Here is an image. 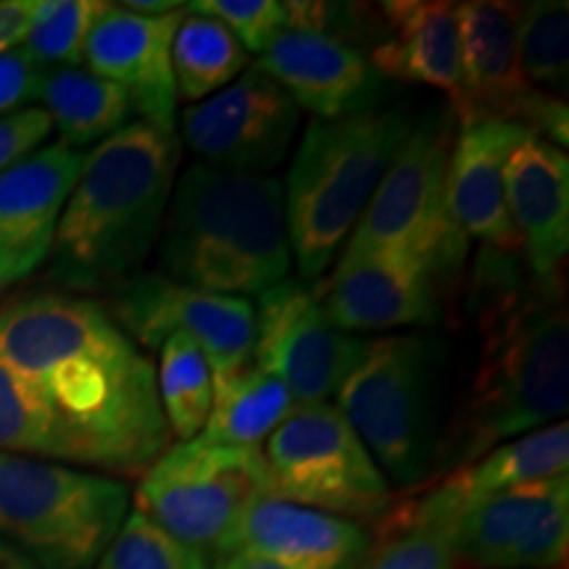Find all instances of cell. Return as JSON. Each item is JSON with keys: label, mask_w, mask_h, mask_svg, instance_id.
<instances>
[{"label": "cell", "mask_w": 569, "mask_h": 569, "mask_svg": "<svg viewBox=\"0 0 569 569\" xmlns=\"http://www.w3.org/2000/svg\"><path fill=\"white\" fill-rule=\"evenodd\" d=\"M34 13V0H0V53L21 46Z\"/></svg>", "instance_id": "8d00e7d4"}, {"label": "cell", "mask_w": 569, "mask_h": 569, "mask_svg": "<svg viewBox=\"0 0 569 569\" xmlns=\"http://www.w3.org/2000/svg\"><path fill=\"white\" fill-rule=\"evenodd\" d=\"M0 451L56 459V438L38 390L0 361Z\"/></svg>", "instance_id": "1f68e13d"}, {"label": "cell", "mask_w": 569, "mask_h": 569, "mask_svg": "<svg viewBox=\"0 0 569 569\" xmlns=\"http://www.w3.org/2000/svg\"><path fill=\"white\" fill-rule=\"evenodd\" d=\"M82 161L80 151L51 142L0 174V284L24 280L51 256Z\"/></svg>", "instance_id": "ac0fdd59"}, {"label": "cell", "mask_w": 569, "mask_h": 569, "mask_svg": "<svg viewBox=\"0 0 569 569\" xmlns=\"http://www.w3.org/2000/svg\"><path fill=\"white\" fill-rule=\"evenodd\" d=\"M127 503L124 482L0 451V536L38 569L96 567Z\"/></svg>", "instance_id": "8992f818"}, {"label": "cell", "mask_w": 569, "mask_h": 569, "mask_svg": "<svg viewBox=\"0 0 569 569\" xmlns=\"http://www.w3.org/2000/svg\"><path fill=\"white\" fill-rule=\"evenodd\" d=\"M386 40L369 63L380 77L443 90L451 103L461 96L459 9L446 0H393L380 6Z\"/></svg>", "instance_id": "cb8c5ba5"}, {"label": "cell", "mask_w": 569, "mask_h": 569, "mask_svg": "<svg viewBox=\"0 0 569 569\" xmlns=\"http://www.w3.org/2000/svg\"><path fill=\"white\" fill-rule=\"evenodd\" d=\"M246 67V48L224 24L203 13H184L172 40L177 96L201 103L238 80Z\"/></svg>", "instance_id": "4316f807"}, {"label": "cell", "mask_w": 569, "mask_h": 569, "mask_svg": "<svg viewBox=\"0 0 569 569\" xmlns=\"http://www.w3.org/2000/svg\"><path fill=\"white\" fill-rule=\"evenodd\" d=\"M298 111L293 98L253 63L217 96L184 109L182 138L206 167L264 174L288 153Z\"/></svg>", "instance_id": "9a60e30c"}, {"label": "cell", "mask_w": 569, "mask_h": 569, "mask_svg": "<svg viewBox=\"0 0 569 569\" xmlns=\"http://www.w3.org/2000/svg\"><path fill=\"white\" fill-rule=\"evenodd\" d=\"M272 496L351 522L382 519L393 490L336 403L296 407L261 446Z\"/></svg>", "instance_id": "9c48e42d"}, {"label": "cell", "mask_w": 569, "mask_h": 569, "mask_svg": "<svg viewBox=\"0 0 569 569\" xmlns=\"http://www.w3.org/2000/svg\"><path fill=\"white\" fill-rule=\"evenodd\" d=\"M567 467L569 427L561 419V422L525 432V436L490 448L480 459L459 467L422 501L403 509L396 525H422V528L443 530L448 536L451 522L469 503L501 493V490L528 486V482L561 478L567 475Z\"/></svg>", "instance_id": "603a6c76"}, {"label": "cell", "mask_w": 569, "mask_h": 569, "mask_svg": "<svg viewBox=\"0 0 569 569\" xmlns=\"http://www.w3.org/2000/svg\"><path fill=\"white\" fill-rule=\"evenodd\" d=\"M38 101L71 151L119 132L134 111L124 88L82 69L46 71Z\"/></svg>", "instance_id": "d4e9b609"}, {"label": "cell", "mask_w": 569, "mask_h": 569, "mask_svg": "<svg viewBox=\"0 0 569 569\" xmlns=\"http://www.w3.org/2000/svg\"><path fill=\"white\" fill-rule=\"evenodd\" d=\"M106 311L127 338L153 351L174 332L193 338L213 380L253 361L256 311L243 296L206 293L167 274L138 272L111 290Z\"/></svg>", "instance_id": "8fae6325"}, {"label": "cell", "mask_w": 569, "mask_h": 569, "mask_svg": "<svg viewBox=\"0 0 569 569\" xmlns=\"http://www.w3.org/2000/svg\"><path fill=\"white\" fill-rule=\"evenodd\" d=\"M51 132V117L40 106H27V109L3 113L0 117V174L24 156L38 151Z\"/></svg>", "instance_id": "e575fe53"}, {"label": "cell", "mask_w": 569, "mask_h": 569, "mask_svg": "<svg viewBox=\"0 0 569 569\" xmlns=\"http://www.w3.org/2000/svg\"><path fill=\"white\" fill-rule=\"evenodd\" d=\"M396 536L380 546L365 569H453L451 543L438 528L422 525H396Z\"/></svg>", "instance_id": "836d02e7"}, {"label": "cell", "mask_w": 569, "mask_h": 569, "mask_svg": "<svg viewBox=\"0 0 569 569\" xmlns=\"http://www.w3.org/2000/svg\"><path fill=\"white\" fill-rule=\"evenodd\" d=\"M96 569H209V553L169 536L134 509L124 517Z\"/></svg>", "instance_id": "4dcf8cb0"}, {"label": "cell", "mask_w": 569, "mask_h": 569, "mask_svg": "<svg viewBox=\"0 0 569 569\" xmlns=\"http://www.w3.org/2000/svg\"><path fill=\"white\" fill-rule=\"evenodd\" d=\"M188 9L224 24L246 53L261 56L274 34L284 30L280 0H196Z\"/></svg>", "instance_id": "d6a6232c"}, {"label": "cell", "mask_w": 569, "mask_h": 569, "mask_svg": "<svg viewBox=\"0 0 569 569\" xmlns=\"http://www.w3.org/2000/svg\"><path fill=\"white\" fill-rule=\"evenodd\" d=\"M457 9L461 42V96L453 103L457 119H503L565 148L569 134L567 101L532 88L519 69L517 6L469 0Z\"/></svg>", "instance_id": "7c38bea8"}, {"label": "cell", "mask_w": 569, "mask_h": 569, "mask_svg": "<svg viewBox=\"0 0 569 569\" xmlns=\"http://www.w3.org/2000/svg\"><path fill=\"white\" fill-rule=\"evenodd\" d=\"M42 74L46 69L21 46L9 53H0V117L38 101Z\"/></svg>", "instance_id": "d590c367"}, {"label": "cell", "mask_w": 569, "mask_h": 569, "mask_svg": "<svg viewBox=\"0 0 569 569\" xmlns=\"http://www.w3.org/2000/svg\"><path fill=\"white\" fill-rule=\"evenodd\" d=\"M101 0H34V13L21 48L42 69H77L84 59V46L101 17Z\"/></svg>", "instance_id": "f546056e"}, {"label": "cell", "mask_w": 569, "mask_h": 569, "mask_svg": "<svg viewBox=\"0 0 569 569\" xmlns=\"http://www.w3.org/2000/svg\"><path fill=\"white\" fill-rule=\"evenodd\" d=\"M161 261L167 277L219 296H261L288 280L284 193L269 174L193 163L172 190Z\"/></svg>", "instance_id": "277c9868"}, {"label": "cell", "mask_w": 569, "mask_h": 569, "mask_svg": "<svg viewBox=\"0 0 569 569\" xmlns=\"http://www.w3.org/2000/svg\"><path fill=\"white\" fill-rule=\"evenodd\" d=\"M528 134L522 124L490 117L459 119L448 156V209L465 238L482 248L517 253L519 238L507 211L503 163L511 148Z\"/></svg>", "instance_id": "7402d4cb"}, {"label": "cell", "mask_w": 569, "mask_h": 569, "mask_svg": "<svg viewBox=\"0 0 569 569\" xmlns=\"http://www.w3.org/2000/svg\"><path fill=\"white\" fill-rule=\"evenodd\" d=\"M451 124L427 117L411 124L393 161L356 222L343 259L377 251H409L440 277L465 261L467 238L448 209Z\"/></svg>", "instance_id": "ba28073f"}, {"label": "cell", "mask_w": 569, "mask_h": 569, "mask_svg": "<svg viewBox=\"0 0 569 569\" xmlns=\"http://www.w3.org/2000/svg\"><path fill=\"white\" fill-rule=\"evenodd\" d=\"M272 493L261 448L201 438L167 448L142 472L138 511L182 543L217 553L256 498Z\"/></svg>", "instance_id": "30bf717a"}, {"label": "cell", "mask_w": 569, "mask_h": 569, "mask_svg": "<svg viewBox=\"0 0 569 569\" xmlns=\"http://www.w3.org/2000/svg\"><path fill=\"white\" fill-rule=\"evenodd\" d=\"M127 11L146 13V17H161V13L180 11L182 6L174 3V0H127V3H119Z\"/></svg>", "instance_id": "f35d334b"}, {"label": "cell", "mask_w": 569, "mask_h": 569, "mask_svg": "<svg viewBox=\"0 0 569 569\" xmlns=\"http://www.w3.org/2000/svg\"><path fill=\"white\" fill-rule=\"evenodd\" d=\"M230 551L261 553L296 569H359L372 538L365 525L267 493L246 509L217 557Z\"/></svg>", "instance_id": "44dd1931"}, {"label": "cell", "mask_w": 569, "mask_h": 569, "mask_svg": "<svg viewBox=\"0 0 569 569\" xmlns=\"http://www.w3.org/2000/svg\"><path fill=\"white\" fill-rule=\"evenodd\" d=\"M403 111L315 119L288 174L284 222L303 277H319L356 222L411 130Z\"/></svg>", "instance_id": "5b68a950"}, {"label": "cell", "mask_w": 569, "mask_h": 569, "mask_svg": "<svg viewBox=\"0 0 569 569\" xmlns=\"http://www.w3.org/2000/svg\"><path fill=\"white\" fill-rule=\"evenodd\" d=\"M293 409L288 388L251 361L238 372L213 380L211 415L198 438L213 446L261 448Z\"/></svg>", "instance_id": "484cf974"}, {"label": "cell", "mask_w": 569, "mask_h": 569, "mask_svg": "<svg viewBox=\"0 0 569 569\" xmlns=\"http://www.w3.org/2000/svg\"><path fill=\"white\" fill-rule=\"evenodd\" d=\"M267 71L315 119H343L369 111L382 90V77L359 48L319 32L282 30L259 56Z\"/></svg>", "instance_id": "d6986e66"}, {"label": "cell", "mask_w": 569, "mask_h": 569, "mask_svg": "<svg viewBox=\"0 0 569 569\" xmlns=\"http://www.w3.org/2000/svg\"><path fill=\"white\" fill-rule=\"evenodd\" d=\"M161 365L156 369L159 401L169 432L193 440L209 422L213 403V377L206 356L193 338L174 332L161 343Z\"/></svg>", "instance_id": "83f0119b"}, {"label": "cell", "mask_w": 569, "mask_h": 569, "mask_svg": "<svg viewBox=\"0 0 569 569\" xmlns=\"http://www.w3.org/2000/svg\"><path fill=\"white\" fill-rule=\"evenodd\" d=\"M517 59L525 80L549 96L569 82V6L565 0H540L517 9Z\"/></svg>", "instance_id": "f1b7e54d"}, {"label": "cell", "mask_w": 569, "mask_h": 569, "mask_svg": "<svg viewBox=\"0 0 569 569\" xmlns=\"http://www.w3.org/2000/svg\"><path fill=\"white\" fill-rule=\"evenodd\" d=\"M319 306L340 332H380L438 319V274L409 251L340 259Z\"/></svg>", "instance_id": "2e32d148"}, {"label": "cell", "mask_w": 569, "mask_h": 569, "mask_svg": "<svg viewBox=\"0 0 569 569\" xmlns=\"http://www.w3.org/2000/svg\"><path fill=\"white\" fill-rule=\"evenodd\" d=\"M211 569H296V567L282 565V561L277 559L261 557V553L230 551V553H219Z\"/></svg>", "instance_id": "74e56055"}, {"label": "cell", "mask_w": 569, "mask_h": 569, "mask_svg": "<svg viewBox=\"0 0 569 569\" xmlns=\"http://www.w3.org/2000/svg\"><path fill=\"white\" fill-rule=\"evenodd\" d=\"M182 17V9L146 17L119 3H106L82 59L92 74L127 90L132 109L142 113V122L167 132H174L177 127L172 40Z\"/></svg>", "instance_id": "e0dca14e"}, {"label": "cell", "mask_w": 569, "mask_h": 569, "mask_svg": "<svg viewBox=\"0 0 569 569\" xmlns=\"http://www.w3.org/2000/svg\"><path fill=\"white\" fill-rule=\"evenodd\" d=\"M503 193L519 248L536 282L559 288L569 251V159L553 142L528 132L503 163Z\"/></svg>", "instance_id": "ffe728a7"}, {"label": "cell", "mask_w": 569, "mask_h": 569, "mask_svg": "<svg viewBox=\"0 0 569 569\" xmlns=\"http://www.w3.org/2000/svg\"><path fill=\"white\" fill-rule=\"evenodd\" d=\"M180 142L130 122L84 156L51 246V280L69 290H111L140 272L174 190Z\"/></svg>", "instance_id": "3957f363"}, {"label": "cell", "mask_w": 569, "mask_h": 569, "mask_svg": "<svg viewBox=\"0 0 569 569\" xmlns=\"http://www.w3.org/2000/svg\"><path fill=\"white\" fill-rule=\"evenodd\" d=\"M469 569H557L569 546V478L528 482L469 503L448 528Z\"/></svg>", "instance_id": "5bb4252c"}, {"label": "cell", "mask_w": 569, "mask_h": 569, "mask_svg": "<svg viewBox=\"0 0 569 569\" xmlns=\"http://www.w3.org/2000/svg\"><path fill=\"white\" fill-rule=\"evenodd\" d=\"M515 256L480 248L472 274L469 306L482 348L446 448L461 467L567 411V306L553 284L528 288Z\"/></svg>", "instance_id": "7a4b0ae2"}, {"label": "cell", "mask_w": 569, "mask_h": 569, "mask_svg": "<svg viewBox=\"0 0 569 569\" xmlns=\"http://www.w3.org/2000/svg\"><path fill=\"white\" fill-rule=\"evenodd\" d=\"M336 407L396 488H417L436 453L432 343L388 336L365 343L336 393Z\"/></svg>", "instance_id": "52a82bcc"}, {"label": "cell", "mask_w": 569, "mask_h": 569, "mask_svg": "<svg viewBox=\"0 0 569 569\" xmlns=\"http://www.w3.org/2000/svg\"><path fill=\"white\" fill-rule=\"evenodd\" d=\"M253 365L288 388L296 407L330 403L367 340L330 325L315 290L284 280L259 296Z\"/></svg>", "instance_id": "4fadbf2b"}, {"label": "cell", "mask_w": 569, "mask_h": 569, "mask_svg": "<svg viewBox=\"0 0 569 569\" xmlns=\"http://www.w3.org/2000/svg\"><path fill=\"white\" fill-rule=\"evenodd\" d=\"M0 361L38 390L56 459L142 475L169 448L156 367L84 296L32 293L0 311Z\"/></svg>", "instance_id": "6da1fadb"}, {"label": "cell", "mask_w": 569, "mask_h": 569, "mask_svg": "<svg viewBox=\"0 0 569 569\" xmlns=\"http://www.w3.org/2000/svg\"><path fill=\"white\" fill-rule=\"evenodd\" d=\"M0 569H38V567H34L24 553L17 551L13 546H9L3 538H0Z\"/></svg>", "instance_id": "ab89813d"}]
</instances>
